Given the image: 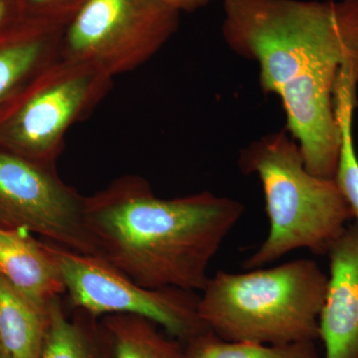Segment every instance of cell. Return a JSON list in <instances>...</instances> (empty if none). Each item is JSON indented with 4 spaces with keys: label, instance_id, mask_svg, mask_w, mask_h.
<instances>
[{
    "label": "cell",
    "instance_id": "1",
    "mask_svg": "<svg viewBox=\"0 0 358 358\" xmlns=\"http://www.w3.org/2000/svg\"><path fill=\"white\" fill-rule=\"evenodd\" d=\"M223 11L224 41L255 61L264 93L281 99L306 169L334 178V91L341 71L358 70V0H224Z\"/></svg>",
    "mask_w": 358,
    "mask_h": 358
},
{
    "label": "cell",
    "instance_id": "2",
    "mask_svg": "<svg viewBox=\"0 0 358 358\" xmlns=\"http://www.w3.org/2000/svg\"><path fill=\"white\" fill-rule=\"evenodd\" d=\"M244 210L238 200L210 192L159 199L134 174L85 200L99 257L143 288L194 293L204 289L211 261Z\"/></svg>",
    "mask_w": 358,
    "mask_h": 358
},
{
    "label": "cell",
    "instance_id": "3",
    "mask_svg": "<svg viewBox=\"0 0 358 358\" xmlns=\"http://www.w3.org/2000/svg\"><path fill=\"white\" fill-rule=\"evenodd\" d=\"M327 286L326 273L310 259L239 274L218 271L200 292L199 319L224 341H317Z\"/></svg>",
    "mask_w": 358,
    "mask_h": 358
},
{
    "label": "cell",
    "instance_id": "4",
    "mask_svg": "<svg viewBox=\"0 0 358 358\" xmlns=\"http://www.w3.org/2000/svg\"><path fill=\"white\" fill-rule=\"evenodd\" d=\"M238 166L260 180L270 226L263 243L242 264L245 270L263 268L296 250L326 255L352 219L336 180L306 169L286 129L250 143L240 152Z\"/></svg>",
    "mask_w": 358,
    "mask_h": 358
},
{
    "label": "cell",
    "instance_id": "5",
    "mask_svg": "<svg viewBox=\"0 0 358 358\" xmlns=\"http://www.w3.org/2000/svg\"><path fill=\"white\" fill-rule=\"evenodd\" d=\"M112 83L92 66L58 56L0 103V147L56 166L68 131L87 119Z\"/></svg>",
    "mask_w": 358,
    "mask_h": 358
},
{
    "label": "cell",
    "instance_id": "6",
    "mask_svg": "<svg viewBox=\"0 0 358 358\" xmlns=\"http://www.w3.org/2000/svg\"><path fill=\"white\" fill-rule=\"evenodd\" d=\"M179 14L160 0H86L65 26L59 56L114 79L154 57L178 30Z\"/></svg>",
    "mask_w": 358,
    "mask_h": 358
},
{
    "label": "cell",
    "instance_id": "7",
    "mask_svg": "<svg viewBox=\"0 0 358 358\" xmlns=\"http://www.w3.org/2000/svg\"><path fill=\"white\" fill-rule=\"evenodd\" d=\"M46 245L62 275L73 308L96 317H145L183 343L208 331L199 319L197 293L176 288H143L102 257L76 253L48 241Z\"/></svg>",
    "mask_w": 358,
    "mask_h": 358
},
{
    "label": "cell",
    "instance_id": "8",
    "mask_svg": "<svg viewBox=\"0 0 358 358\" xmlns=\"http://www.w3.org/2000/svg\"><path fill=\"white\" fill-rule=\"evenodd\" d=\"M85 200L56 166L0 147V228L27 231L76 253L98 256Z\"/></svg>",
    "mask_w": 358,
    "mask_h": 358
},
{
    "label": "cell",
    "instance_id": "9",
    "mask_svg": "<svg viewBox=\"0 0 358 358\" xmlns=\"http://www.w3.org/2000/svg\"><path fill=\"white\" fill-rule=\"evenodd\" d=\"M326 298L320 317L322 358H358V225L331 243Z\"/></svg>",
    "mask_w": 358,
    "mask_h": 358
},
{
    "label": "cell",
    "instance_id": "10",
    "mask_svg": "<svg viewBox=\"0 0 358 358\" xmlns=\"http://www.w3.org/2000/svg\"><path fill=\"white\" fill-rule=\"evenodd\" d=\"M66 24L25 16L0 30V103L58 57Z\"/></svg>",
    "mask_w": 358,
    "mask_h": 358
},
{
    "label": "cell",
    "instance_id": "11",
    "mask_svg": "<svg viewBox=\"0 0 358 358\" xmlns=\"http://www.w3.org/2000/svg\"><path fill=\"white\" fill-rule=\"evenodd\" d=\"M0 275L21 296L45 310L66 294L62 275L46 242L27 231L0 228Z\"/></svg>",
    "mask_w": 358,
    "mask_h": 358
},
{
    "label": "cell",
    "instance_id": "12",
    "mask_svg": "<svg viewBox=\"0 0 358 358\" xmlns=\"http://www.w3.org/2000/svg\"><path fill=\"white\" fill-rule=\"evenodd\" d=\"M66 315L62 298L48 308V329L41 358H109L112 339L103 322L79 308Z\"/></svg>",
    "mask_w": 358,
    "mask_h": 358
},
{
    "label": "cell",
    "instance_id": "13",
    "mask_svg": "<svg viewBox=\"0 0 358 358\" xmlns=\"http://www.w3.org/2000/svg\"><path fill=\"white\" fill-rule=\"evenodd\" d=\"M48 308L33 305L0 275V345L7 357L41 358Z\"/></svg>",
    "mask_w": 358,
    "mask_h": 358
},
{
    "label": "cell",
    "instance_id": "14",
    "mask_svg": "<svg viewBox=\"0 0 358 358\" xmlns=\"http://www.w3.org/2000/svg\"><path fill=\"white\" fill-rule=\"evenodd\" d=\"M358 72L345 67L334 91V110L341 133V148L334 180L358 225V157L353 138V117L358 105Z\"/></svg>",
    "mask_w": 358,
    "mask_h": 358
},
{
    "label": "cell",
    "instance_id": "15",
    "mask_svg": "<svg viewBox=\"0 0 358 358\" xmlns=\"http://www.w3.org/2000/svg\"><path fill=\"white\" fill-rule=\"evenodd\" d=\"M102 322L112 339L114 358H185V343L164 336L145 317L110 315Z\"/></svg>",
    "mask_w": 358,
    "mask_h": 358
},
{
    "label": "cell",
    "instance_id": "16",
    "mask_svg": "<svg viewBox=\"0 0 358 358\" xmlns=\"http://www.w3.org/2000/svg\"><path fill=\"white\" fill-rule=\"evenodd\" d=\"M185 358H322L315 341L270 345L228 341L205 331L185 343Z\"/></svg>",
    "mask_w": 358,
    "mask_h": 358
},
{
    "label": "cell",
    "instance_id": "17",
    "mask_svg": "<svg viewBox=\"0 0 358 358\" xmlns=\"http://www.w3.org/2000/svg\"><path fill=\"white\" fill-rule=\"evenodd\" d=\"M27 17L68 23L86 0H20Z\"/></svg>",
    "mask_w": 358,
    "mask_h": 358
},
{
    "label": "cell",
    "instance_id": "18",
    "mask_svg": "<svg viewBox=\"0 0 358 358\" xmlns=\"http://www.w3.org/2000/svg\"><path fill=\"white\" fill-rule=\"evenodd\" d=\"M20 0H0V30L24 18Z\"/></svg>",
    "mask_w": 358,
    "mask_h": 358
},
{
    "label": "cell",
    "instance_id": "19",
    "mask_svg": "<svg viewBox=\"0 0 358 358\" xmlns=\"http://www.w3.org/2000/svg\"><path fill=\"white\" fill-rule=\"evenodd\" d=\"M160 1L180 13L182 11L192 13L197 10L207 6L210 0H160Z\"/></svg>",
    "mask_w": 358,
    "mask_h": 358
},
{
    "label": "cell",
    "instance_id": "20",
    "mask_svg": "<svg viewBox=\"0 0 358 358\" xmlns=\"http://www.w3.org/2000/svg\"><path fill=\"white\" fill-rule=\"evenodd\" d=\"M0 358H8L7 357L6 352H4V350H2L1 345H0Z\"/></svg>",
    "mask_w": 358,
    "mask_h": 358
}]
</instances>
